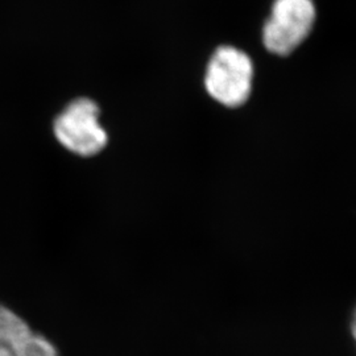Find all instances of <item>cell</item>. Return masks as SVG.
<instances>
[{
  "label": "cell",
  "instance_id": "1",
  "mask_svg": "<svg viewBox=\"0 0 356 356\" xmlns=\"http://www.w3.org/2000/svg\"><path fill=\"white\" fill-rule=\"evenodd\" d=\"M254 78L251 57L239 48L223 45L214 51L207 64L204 89L219 104L238 108L250 99Z\"/></svg>",
  "mask_w": 356,
  "mask_h": 356
},
{
  "label": "cell",
  "instance_id": "2",
  "mask_svg": "<svg viewBox=\"0 0 356 356\" xmlns=\"http://www.w3.org/2000/svg\"><path fill=\"white\" fill-rule=\"evenodd\" d=\"M101 110L90 98H76L54 119L53 132L66 151L81 157L102 152L108 135L99 120Z\"/></svg>",
  "mask_w": 356,
  "mask_h": 356
},
{
  "label": "cell",
  "instance_id": "3",
  "mask_svg": "<svg viewBox=\"0 0 356 356\" xmlns=\"http://www.w3.org/2000/svg\"><path fill=\"white\" fill-rule=\"evenodd\" d=\"M317 19L313 0H275L263 28V44L276 56H289L309 38Z\"/></svg>",
  "mask_w": 356,
  "mask_h": 356
},
{
  "label": "cell",
  "instance_id": "4",
  "mask_svg": "<svg viewBox=\"0 0 356 356\" xmlns=\"http://www.w3.org/2000/svg\"><path fill=\"white\" fill-rule=\"evenodd\" d=\"M0 356H58L57 348L44 335L7 306L0 305Z\"/></svg>",
  "mask_w": 356,
  "mask_h": 356
},
{
  "label": "cell",
  "instance_id": "5",
  "mask_svg": "<svg viewBox=\"0 0 356 356\" xmlns=\"http://www.w3.org/2000/svg\"><path fill=\"white\" fill-rule=\"evenodd\" d=\"M351 334H353V338L356 343V306L353 312V316H351Z\"/></svg>",
  "mask_w": 356,
  "mask_h": 356
}]
</instances>
